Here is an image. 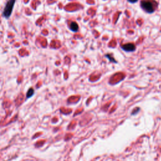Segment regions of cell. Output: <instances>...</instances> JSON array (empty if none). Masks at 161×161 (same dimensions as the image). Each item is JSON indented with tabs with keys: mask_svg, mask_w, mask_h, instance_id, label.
Wrapping results in <instances>:
<instances>
[{
	"mask_svg": "<svg viewBox=\"0 0 161 161\" xmlns=\"http://www.w3.org/2000/svg\"><path fill=\"white\" fill-rule=\"evenodd\" d=\"M127 1L130 3H135L136 2H137L138 0H127Z\"/></svg>",
	"mask_w": 161,
	"mask_h": 161,
	"instance_id": "obj_6",
	"label": "cell"
},
{
	"mask_svg": "<svg viewBox=\"0 0 161 161\" xmlns=\"http://www.w3.org/2000/svg\"><path fill=\"white\" fill-rule=\"evenodd\" d=\"M122 49L126 52H133L136 49V47L134 43H128L121 46Z\"/></svg>",
	"mask_w": 161,
	"mask_h": 161,
	"instance_id": "obj_3",
	"label": "cell"
},
{
	"mask_svg": "<svg viewBox=\"0 0 161 161\" xmlns=\"http://www.w3.org/2000/svg\"><path fill=\"white\" fill-rule=\"evenodd\" d=\"M69 29H71V31H73V32H77L79 30V26L76 22H73L70 23Z\"/></svg>",
	"mask_w": 161,
	"mask_h": 161,
	"instance_id": "obj_4",
	"label": "cell"
},
{
	"mask_svg": "<svg viewBox=\"0 0 161 161\" xmlns=\"http://www.w3.org/2000/svg\"><path fill=\"white\" fill-rule=\"evenodd\" d=\"M16 0H8L3 10V15L5 18H8L11 16Z\"/></svg>",
	"mask_w": 161,
	"mask_h": 161,
	"instance_id": "obj_2",
	"label": "cell"
},
{
	"mask_svg": "<svg viewBox=\"0 0 161 161\" xmlns=\"http://www.w3.org/2000/svg\"><path fill=\"white\" fill-rule=\"evenodd\" d=\"M140 7L147 13H152L158 7V3L156 0H141Z\"/></svg>",
	"mask_w": 161,
	"mask_h": 161,
	"instance_id": "obj_1",
	"label": "cell"
},
{
	"mask_svg": "<svg viewBox=\"0 0 161 161\" xmlns=\"http://www.w3.org/2000/svg\"><path fill=\"white\" fill-rule=\"evenodd\" d=\"M33 92H34V90L33 88H30V90H29L28 92H27V94H26V97L27 98H29L31 97L32 96L33 94Z\"/></svg>",
	"mask_w": 161,
	"mask_h": 161,
	"instance_id": "obj_5",
	"label": "cell"
}]
</instances>
